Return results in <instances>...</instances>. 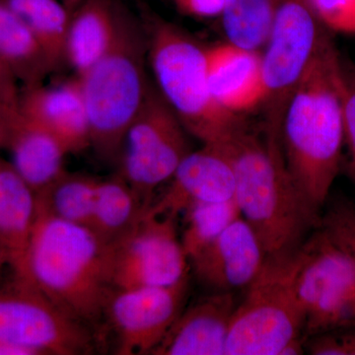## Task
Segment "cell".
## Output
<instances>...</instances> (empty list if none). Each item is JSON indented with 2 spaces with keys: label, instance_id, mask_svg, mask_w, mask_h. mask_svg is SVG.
Wrapping results in <instances>:
<instances>
[{
  "label": "cell",
  "instance_id": "cell-27",
  "mask_svg": "<svg viewBox=\"0 0 355 355\" xmlns=\"http://www.w3.org/2000/svg\"><path fill=\"white\" fill-rule=\"evenodd\" d=\"M326 30L355 34V0H306Z\"/></svg>",
  "mask_w": 355,
  "mask_h": 355
},
{
  "label": "cell",
  "instance_id": "cell-3",
  "mask_svg": "<svg viewBox=\"0 0 355 355\" xmlns=\"http://www.w3.org/2000/svg\"><path fill=\"white\" fill-rule=\"evenodd\" d=\"M235 175L234 200L242 218L253 228L266 257L288 256L304 241L317 214L287 169L279 135L246 125L225 144Z\"/></svg>",
  "mask_w": 355,
  "mask_h": 355
},
{
  "label": "cell",
  "instance_id": "cell-16",
  "mask_svg": "<svg viewBox=\"0 0 355 355\" xmlns=\"http://www.w3.org/2000/svg\"><path fill=\"white\" fill-rule=\"evenodd\" d=\"M207 78L217 104L228 113L241 114L261 108L266 89L261 51L232 43L207 48Z\"/></svg>",
  "mask_w": 355,
  "mask_h": 355
},
{
  "label": "cell",
  "instance_id": "cell-24",
  "mask_svg": "<svg viewBox=\"0 0 355 355\" xmlns=\"http://www.w3.org/2000/svg\"><path fill=\"white\" fill-rule=\"evenodd\" d=\"M24 21L55 69L67 64L65 46L71 14L58 0H2Z\"/></svg>",
  "mask_w": 355,
  "mask_h": 355
},
{
  "label": "cell",
  "instance_id": "cell-4",
  "mask_svg": "<svg viewBox=\"0 0 355 355\" xmlns=\"http://www.w3.org/2000/svg\"><path fill=\"white\" fill-rule=\"evenodd\" d=\"M144 30L147 60L163 99L189 135L202 144H225L245 123L214 100L207 78V48L157 15H148Z\"/></svg>",
  "mask_w": 355,
  "mask_h": 355
},
{
  "label": "cell",
  "instance_id": "cell-28",
  "mask_svg": "<svg viewBox=\"0 0 355 355\" xmlns=\"http://www.w3.org/2000/svg\"><path fill=\"white\" fill-rule=\"evenodd\" d=\"M320 224L342 245L355 263V202H338L327 211Z\"/></svg>",
  "mask_w": 355,
  "mask_h": 355
},
{
  "label": "cell",
  "instance_id": "cell-14",
  "mask_svg": "<svg viewBox=\"0 0 355 355\" xmlns=\"http://www.w3.org/2000/svg\"><path fill=\"white\" fill-rule=\"evenodd\" d=\"M258 235L242 217L190 260L196 277L214 292L247 288L265 265Z\"/></svg>",
  "mask_w": 355,
  "mask_h": 355
},
{
  "label": "cell",
  "instance_id": "cell-10",
  "mask_svg": "<svg viewBox=\"0 0 355 355\" xmlns=\"http://www.w3.org/2000/svg\"><path fill=\"white\" fill-rule=\"evenodd\" d=\"M99 338L85 324L16 277L0 291V342L29 355L93 354Z\"/></svg>",
  "mask_w": 355,
  "mask_h": 355
},
{
  "label": "cell",
  "instance_id": "cell-18",
  "mask_svg": "<svg viewBox=\"0 0 355 355\" xmlns=\"http://www.w3.org/2000/svg\"><path fill=\"white\" fill-rule=\"evenodd\" d=\"M0 146L11 155L10 164L36 195L57 181L67 170L64 146L51 132L20 113L13 114L4 130Z\"/></svg>",
  "mask_w": 355,
  "mask_h": 355
},
{
  "label": "cell",
  "instance_id": "cell-26",
  "mask_svg": "<svg viewBox=\"0 0 355 355\" xmlns=\"http://www.w3.org/2000/svg\"><path fill=\"white\" fill-rule=\"evenodd\" d=\"M184 228L181 236L189 261L241 217L234 198L226 202L198 203L184 212Z\"/></svg>",
  "mask_w": 355,
  "mask_h": 355
},
{
  "label": "cell",
  "instance_id": "cell-25",
  "mask_svg": "<svg viewBox=\"0 0 355 355\" xmlns=\"http://www.w3.org/2000/svg\"><path fill=\"white\" fill-rule=\"evenodd\" d=\"M282 0H227L220 16L229 43L261 51Z\"/></svg>",
  "mask_w": 355,
  "mask_h": 355
},
{
  "label": "cell",
  "instance_id": "cell-29",
  "mask_svg": "<svg viewBox=\"0 0 355 355\" xmlns=\"http://www.w3.org/2000/svg\"><path fill=\"white\" fill-rule=\"evenodd\" d=\"M343 74V123H345V144L350 156V171L355 179V70L345 69Z\"/></svg>",
  "mask_w": 355,
  "mask_h": 355
},
{
  "label": "cell",
  "instance_id": "cell-8",
  "mask_svg": "<svg viewBox=\"0 0 355 355\" xmlns=\"http://www.w3.org/2000/svg\"><path fill=\"white\" fill-rule=\"evenodd\" d=\"M188 132L151 84L146 101L123 137L120 175L141 202L150 207L155 193L167 183L191 153Z\"/></svg>",
  "mask_w": 355,
  "mask_h": 355
},
{
  "label": "cell",
  "instance_id": "cell-15",
  "mask_svg": "<svg viewBox=\"0 0 355 355\" xmlns=\"http://www.w3.org/2000/svg\"><path fill=\"white\" fill-rule=\"evenodd\" d=\"M18 110L51 132L69 154L91 146L87 109L76 76L58 85L41 83L21 88Z\"/></svg>",
  "mask_w": 355,
  "mask_h": 355
},
{
  "label": "cell",
  "instance_id": "cell-11",
  "mask_svg": "<svg viewBox=\"0 0 355 355\" xmlns=\"http://www.w3.org/2000/svg\"><path fill=\"white\" fill-rule=\"evenodd\" d=\"M108 248L113 291L172 286L189 277L190 261L172 217L147 212L130 234Z\"/></svg>",
  "mask_w": 355,
  "mask_h": 355
},
{
  "label": "cell",
  "instance_id": "cell-9",
  "mask_svg": "<svg viewBox=\"0 0 355 355\" xmlns=\"http://www.w3.org/2000/svg\"><path fill=\"white\" fill-rule=\"evenodd\" d=\"M327 37L306 0H282L261 51L266 89L261 108L266 132L280 137L292 93Z\"/></svg>",
  "mask_w": 355,
  "mask_h": 355
},
{
  "label": "cell",
  "instance_id": "cell-7",
  "mask_svg": "<svg viewBox=\"0 0 355 355\" xmlns=\"http://www.w3.org/2000/svg\"><path fill=\"white\" fill-rule=\"evenodd\" d=\"M305 336L355 329V263L321 224L291 254Z\"/></svg>",
  "mask_w": 355,
  "mask_h": 355
},
{
  "label": "cell",
  "instance_id": "cell-22",
  "mask_svg": "<svg viewBox=\"0 0 355 355\" xmlns=\"http://www.w3.org/2000/svg\"><path fill=\"white\" fill-rule=\"evenodd\" d=\"M148 209L120 175L99 179L89 229L106 246H114L137 227Z\"/></svg>",
  "mask_w": 355,
  "mask_h": 355
},
{
  "label": "cell",
  "instance_id": "cell-32",
  "mask_svg": "<svg viewBox=\"0 0 355 355\" xmlns=\"http://www.w3.org/2000/svg\"><path fill=\"white\" fill-rule=\"evenodd\" d=\"M18 111V108H12L8 106L3 100L0 98V140H1L2 133L6 130L13 114Z\"/></svg>",
  "mask_w": 355,
  "mask_h": 355
},
{
  "label": "cell",
  "instance_id": "cell-31",
  "mask_svg": "<svg viewBox=\"0 0 355 355\" xmlns=\"http://www.w3.org/2000/svg\"><path fill=\"white\" fill-rule=\"evenodd\" d=\"M20 88L17 80L0 62V98L12 108H18Z\"/></svg>",
  "mask_w": 355,
  "mask_h": 355
},
{
  "label": "cell",
  "instance_id": "cell-20",
  "mask_svg": "<svg viewBox=\"0 0 355 355\" xmlns=\"http://www.w3.org/2000/svg\"><path fill=\"white\" fill-rule=\"evenodd\" d=\"M37 216L36 193L10 162L0 159V248L13 268L22 260Z\"/></svg>",
  "mask_w": 355,
  "mask_h": 355
},
{
  "label": "cell",
  "instance_id": "cell-34",
  "mask_svg": "<svg viewBox=\"0 0 355 355\" xmlns=\"http://www.w3.org/2000/svg\"><path fill=\"white\" fill-rule=\"evenodd\" d=\"M6 263H9L8 257L4 253L3 250L0 248V268H2V266L6 265Z\"/></svg>",
  "mask_w": 355,
  "mask_h": 355
},
{
  "label": "cell",
  "instance_id": "cell-17",
  "mask_svg": "<svg viewBox=\"0 0 355 355\" xmlns=\"http://www.w3.org/2000/svg\"><path fill=\"white\" fill-rule=\"evenodd\" d=\"M233 292H214L184 308L151 355H224L236 309Z\"/></svg>",
  "mask_w": 355,
  "mask_h": 355
},
{
  "label": "cell",
  "instance_id": "cell-1",
  "mask_svg": "<svg viewBox=\"0 0 355 355\" xmlns=\"http://www.w3.org/2000/svg\"><path fill=\"white\" fill-rule=\"evenodd\" d=\"M343 90L342 60L328 36L292 93L280 128L287 169L317 214L342 163Z\"/></svg>",
  "mask_w": 355,
  "mask_h": 355
},
{
  "label": "cell",
  "instance_id": "cell-30",
  "mask_svg": "<svg viewBox=\"0 0 355 355\" xmlns=\"http://www.w3.org/2000/svg\"><path fill=\"white\" fill-rule=\"evenodd\" d=\"M175 6L184 15L200 19L220 18L227 0H173Z\"/></svg>",
  "mask_w": 355,
  "mask_h": 355
},
{
  "label": "cell",
  "instance_id": "cell-12",
  "mask_svg": "<svg viewBox=\"0 0 355 355\" xmlns=\"http://www.w3.org/2000/svg\"><path fill=\"white\" fill-rule=\"evenodd\" d=\"M189 277L167 286L114 289L105 309L116 354H153L186 304Z\"/></svg>",
  "mask_w": 355,
  "mask_h": 355
},
{
  "label": "cell",
  "instance_id": "cell-13",
  "mask_svg": "<svg viewBox=\"0 0 355 355\" xmlns=\"http://www.w3.org/2000/svg\"><path fill=\"white\" fill-rule=\"evenodd\" d=\"M234 170L227 153L221 146L203 144L186 156L147 212L176 219L193 205L226 202L234 198Z\"/></svg>",
  "mask_w": 355,
  "mask_h": 355
},
{
  "label": "cell",
  "instance_id": "cell-6",
  "mask_svg": "<svg viewBox=\"0 0 355 355\" xmlns=\"http://www.w3.org/2000/svg\"><path fill=\"white\" fill-rule=\"evenodd\" d=\"M291 254L266 257L236 306L225 355H297L304 352V315L293 282Z\"/></svg>",
  "mask_w": 355,
  "mask_h": 355
},
{
  "label": "cell",
  "instance_id": "cell-5",
  "mask_svg": "<svg viewBox=\"0 0 355 355\" xmlns=\"http://www.w3.org/2000/svg\"><path fill=\"white\" fill-rule=\"evenodd\" d=\"M147 62L146 30L123 10L108 53L76 76L87 109L90 146L105 160H118L125 132L146 101L151 87Z\"/></svg>",
  "mask_w": 355,
  "mask_h": 355
},
{
  "label": "cell",
  "instance_id": "cell-33",
  "mask_svg": "<svg viewBox=\"0 0 355 355\" xmlns=\"http://www.w3.org/2000/svg\"><path fill=\"white\" fill-rule=\"evenodd\" d=\"M0 355H29L26 350L0 342Z\"/></svg>",
  "mask_w": 355,
  "mask_h": 355
},
{
  "label": "cell",
  "instance_id": "cell-2",
  "mask_svg": "<svg viewBox=\"0 0 355 355\" xmlns=\"http://www.w3.org/2000/svg\"><path fill=\"white\" fill-rule=\"evenodd\" d=\"M16 277L102 336L113 291L109 248L88 227L38 211Z\"/></svg>",
  "mask_w": 355,
  "mask_h": 355
},
{
  "label": "cell",
  "instance_id": "cell-21",
  "mask_svg": "<svg viewBox=\"0 0 355 355\" xmlns=\"http://www.w3.org/2000/svg\"><path fill=\"white\" fill-rule=\"evenodd\" d=\"M0 62L22 84L44 83L55 67L24 21L0 0Z\"/></svg>",
  "mask_w": 355,
  "mask_h": 355
},
{
  "label": "cell",
  "instance_id": "cell-19",
  "mask_svg": "<svg viewBox=\"0 0 355 355\" xmlns=\"http://www.w3.org/2000/svg\"><path fill=\"white\" fill-rule=\"evenodd\" d=\"M123 10L114 0H83L71 19L65 46V62L83 76L114 43Z\"/></svg>",
  "mask_w": 355,
  "mask_h": 355
},
{
  "label": "cell",
  "instance_id": "cell-23",
  "mask_svg": "<svg viewBox=\"0 0 355 355\" xmlns=\"http://www.w3.org/2000/svg\"><path fill=\"white\" fill-rule=\"evenodd\" d=\"M99 179L65 171L37 195L38 211L77 225L90 226Z\"/></svg>",
  "mask_w": 355,
  "mask_h": 355
}]
</instances>
